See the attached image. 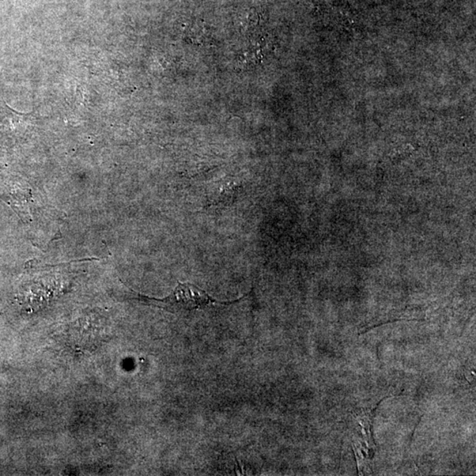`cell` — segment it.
I'll return each instance as SVG.
<instances>
[{
    "instance_id": "3957f363",
    "label": "cell",
    "mask_w": 476,
    "mask_h": 476,
    "mask_svg": "<svg viewBox=\"0 0 476 476\" xmlns=\"http://www.w3.org/2000/svg\"><path fill=\"white\" fill-rule=\"evenodd\" d=\"M238 189L239 187L235 183L232 182V181L222 184L217 188V190L213 192L212 196H209L210 205L232 202L233 199L236 198Z\"/></svg>"
},
{
    "instance_id": "7a4b0ae2",
    "label": "cell",
    "mask_w": 476,
    "mask_h": 476,
    "mask_svg": "<svg viewBox=\"0 0 476 476\" xmlns=\"http://www.w3.org/2000/svg\"><path fill=\"white\" fill-rule=\"evenodd\" d=\"M103 330L104 327H92L89 324L88 319H79L71 332V342L82 349H89V347L96 346L98 342L103 341Z\"/></svg>"
},
{
    "instance_id": "6da1fadb",
    "label": "cell",
    "mask_w": 476,
    "mask_h": 476,
    "mask_svg": "<svg viewBox=\"0 0 476 476\" xmlns=\"http://www.w3.org/2000/svg\"><path fill=\"white\" fill-rule=\"evenodd\" d=\"M147 303H152L173 313H188L213 304H230L236 302H219L212 298L205 290L191 283L179 282L175 290L164 299L141 296Z\"/></svg>"
}]
</instances>
